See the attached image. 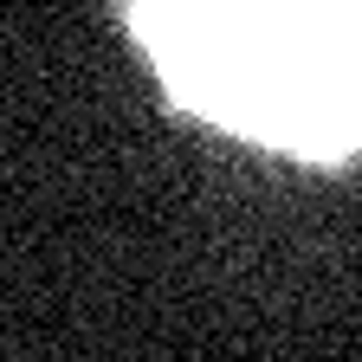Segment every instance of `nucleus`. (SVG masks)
<instances>
[{
  "label": "nucleus",
  "mask_w": 362,
  "mask_h": 362,
  "mask_svg": "<svg viewBox=\"0 0 362 362\" xmlns=\"http://www.w3.org/2000/svg\"><path fill=\"white\" fill-rule=\"evenodd\" d=\"M143 39L194 110L259 129L279 0H143Z\"/></svg>",
  "instance_id": "nucleus-1"
}]
</instances>
